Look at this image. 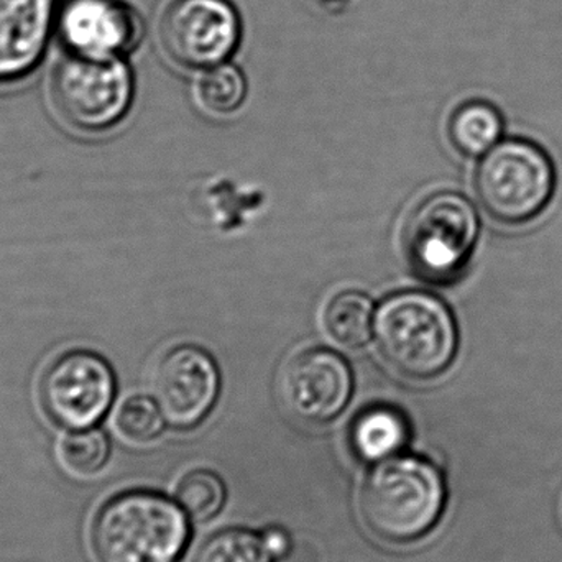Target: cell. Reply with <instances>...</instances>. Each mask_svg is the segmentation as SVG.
<instances>
[{
  "label": "cell",
  "instance_id": "cell-19",
  "mask_svg": "<svg viewBox=\"0 0 562 562\" xmlns=\"http://www.w3.org/2000/svg\"><path fill=\"white\" fill-rule=\"evenodd\" d=\"M165 418L155 400L131 396L122 402L114 416L115 431L132 445H148L161 435Z\"/></svg>",
  "mask_w": 562,
  "mask_h": 562
},
{
  "label": "cell",
  "instance_id": "cell-8",
  "mask_svg": "<svg viewBox=\"0 0 562 562\" xmlns=\"http://www.w3.org/2000/svg\"><path fill=\"white\" fill-rule=\"evenodd\" d=\"M240 19L229 0H173L160 20V42L181 68L223 65L240 43Z\"/></svg>",
  "mask_w": 562,
  "mask_h": 562
},
{
  "label": "cell",
  "instance_id": "cell-9",
  "mask_svg": "<svg viewBox=\"0 0 562 562\" xmlns=\"http://www.w3.org/2000/svg\"><path fill=\"white\" fill-rule=\"evenodd\" d=\"M151 390L168 425L194 428L216 403L220 370L213 357L200 347L180 346L158 362Z\"/></svg>",
  "mask_w": 562,
  "mask_h": 562
},
{
  "label": "cell",
  "instance_id": "cell-15",
  "mask_svg": "<svg viewBox=\"0 0 562 562\" xmlns=\"http://www.w3.org/2000/svg\"><path fill=\"white\" fill-rule=\"evenodd\" d=\"M373 319L375 314L372 300L356 290L336 294L324 313V324L329 336L350 349H359L369 342Z\"/></svg>",
  "mask_w": 562,
  "mask_h": 562
},
{
  "label": "cell",
  "instance_id": "cell-6",
  "mask_svg": "<svg viewBox=\"0 0 562 562\" xmlns=\"http://www.w3.org/2000/svg\"><path fill=\"white\" fill-rule=\"evenodd\" d=\"M132 98L134 78L122 56L94 58L69 53L53 71L56 111L76 131H109L125 117Z\"/></svg>",
  "mask_w": 562,
  "mask_h": 562
},
{
  "label": "cell",
  "instance_id": "cell-13",
  "mask_svg": "<svg viewBox=\"0 0 562 562\" xmlns=\"http://www.w3.org/2000/svg\"><path fill=\"white\" fill-rule=\"evenodd\" d=\"M409 439L405 416L392 406L379 405L360 413L350 428V445L366 462L385 461L398 454Z\"/></svg>",
  "mask_w": 562,
  "mask_h": 562
},
{
  "label": "cell",
  "instance_id": "cell-7",
  "mask_svg": "<svg viewBox=\"0 0 562 562\" xmlns=\"http://www.w3.org/2000/svg\"><path fill=\"white\" fill-rule=\"evenodd\" d=\"M40 402L61 428L78 431L104 418L115 395V376L104 357L71 349L52 360L40 379Z\"/></svg>",
  "mask_w": 562,
  "mask_h": 562
},
{
  "label": "cell",
  "instance_id": "cell-21",
  "mask_svg": "<svg viewBox=\"0 0 562 562\" xmlns=\"http://www.w3.org/2000/svg\"><path fill=\"white\" fill-rule=\"evenodd\" d=\"M260 538H262L263 547L269 551L272 560H280V558L286 557L288 551H290L291 540L283 528H267L260 535Z\"/></svg>",
  "mask_w": 562,
  "mask_h": 562
},
{
  "label": "cell",
  "instance_id": "cell-10",
  "mask_svg": "<svg viewBox=\"0 0 562 562\" xmlns=\"http://www.w3.org/2000/svg\"><path fill=\"white\" fill-rule=\"evenodd\" d=\"M349 363L329 349L297 353L283 375V400L304 422L324 423L340 415L352 395Z\"/></svg>",
  "mask_w": 562,
  "mask_h": 562
},
{
  "label": "cell",
  "instance_id": "cell-18",
  "mask_svg": "<svg viewBox=\"0 0 562 562\" xmlns=\"http://www.w3.org/2000/svg\"><path fill=\"white\" fill-rule=\"evenodd\" d=\"M109 454L108 438L98 429H78L59 445V461L69 474L78 477L98 474L108 462Z\"/></svg>",
  "mask_w": 562,
  "mask_h": 562
},
{
  "label": "cell",
  "instance_id": "cell-12",
  "mask_svg": "<svg viewBox=\"0 0 562 562\" xmlns=\"http://www.w3.org/2000/svg\"><path fill=\"white\" fill-rule=\"evenodd\" d=\"M55 0H0V82L29 75L52 32Z\"/></svg>",
  "mask_w": 562,
  "mask_h": 562
},
{
  "label": "cell",
  "instance_id": "cell-5",
  "mask_svg": "<svg viewBox=\"0 0 562 562\" xmlns=\"http://www.w3.org/2000/svg\"><path fill=\"white\" fill-rule=\"evenodd\" d=\"M481 234L474 204L459 193L426 198L409 217L405 249L416 276L429 283L458 280L468 267Z\"/></svg>",
  "mask_w": 562,
  "mask_h": 562
},
{
  "label": "cell",
  "instance_id": "cell-4",
  "mask_svg": "<svg viewBox=\"0 0 562 562\" xmlns=\"http://www.w3.org/2000/svg\"><path fill=\"white\" fill-rule=\"evenodd\" d=\"M557 184L550 155L527 138H505L482 157L475 191L498 223L525 224L543 213Z\"/></svg>",
  "mask_w": 562,
  "mask_h": 562
},
{
  "label": "cell",
  "instance_id": "cell-17",
  "mask_svg": "<svg viewBox=\"0 0 562 562\" xmlns=\"http://www.w3.org/2000/svg\"><path fill=\"white\" fill-rule=\"evenodd\" d=\"M181 510L196 521L216 517L226 502V487L220 475L211 471H193L181 479L177 488Z\"/></svg>",
  "mask_w": 562,
  "mask_h": 562
},
{
  "label": "cell",
  "instance_id": "cell-2",
  "mask_svg": "<svg viewBox=\"0 0 562 562\" xmlns=\"http://www.w3.org/2000/svg\"><path fill=\"white\" fill-rule=\"evenodd\" d=\"M373 334L386 362L408 379H435L458 352L454 316L441 297L428 291L386 297L375 311Z\"/></svg>",
  "mask_w": 562,
  "mask_h": 562
},
{
  "label": "cell",
  "instance_id": "cell-14",
  "mask_svg": "<svg viewBox=\"0 0 562 562\" xmlns=\"http://www.w3.org/2000/svg\"><path fill=\"white\" fill-rule=\"evenodd\" d=\"M504 134V119L491 102L471 101L459 105L449 122V138L465 157H482Z\"/></svg>",
  "mask_w": 562,
  "mask_h": 562
},
{
  "label": "cell",
  "instance_id": "cell-16",
  "mask_svg": "<svg viewBox=\"0 0 562 562\" xmlns=\"http://www.w3.org/2000/svg\"><path fill=\"white\" fill-rule=\"evenodd\" d=\"M247 85L243 71L237 66L223 65L204 69L198 79V101L214 114H231L243 105Z\"/></svg>",
  "mask_w": 562,
  "mask_h": 562
},
{
  "label": "cell",
  "instance_id": "cell-3",
  "mask_svg": "<svg viewBox=\"0 0 562 562\" xmlns=\"http://www.w3.org/2000/svg\"><path fill=\"white\" fill-rule=\"evenodd\" d=\"M190 530L180 505L150 492H131L109 501L92 525L99 562H175Z\"/></svg>",
  "mask_w": 562,
  "mask_h": 562
},
{
  "label": "cell",
  "instance_id": "cell-11",
  "mask_svg": "<svg viewBox=\"0 0 562 562\" xmlns=\"http://www.w3.org/2000/svg\"><path fill=\"white\" fill-rule=\"evenodd\" d=\"M59 33L75 55L108 58L132 52L140 43L144 23L122 0H66Z\"/></svg>",
  "mask_w": 562,
  "mask_h": 562
},
{
  "label": "cell",
  "instance_id": "cell-1",
  "mask_svg": "<svg viewBox=\"0 0 562 562\" xmlns=\"http://www.w3.org/2000/svg\"><path fill=\"white\" fill-rule=\"evenodd\" d=\"M446 484L441 472L419 456L376 462L360 491V512L369 530L392 543L425 537L441 518Z\"/></svg>",
  "mask_w": 562,
  "mask_h": 562
},
{
  "label": "cell",
  "instance_id": "cell-20",
  "mask_svg": "<svg viewBox=\"0 0 562 562\" xmlns=\"http://www.w3.org/2000/svg\"><path fill=\"white\" fill-rule=\"evenodd\" d=\"M260 535L227 530L214 535L198 551L194 562H272Z\"/></svg>",
  "mask_w": 562,
  "mask_h": 562
}]
</instances>
